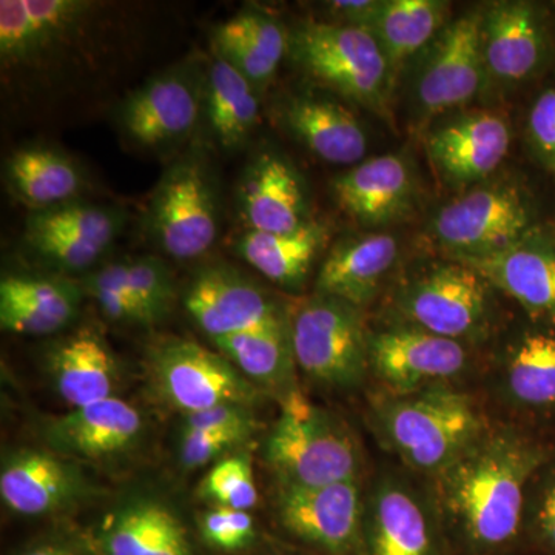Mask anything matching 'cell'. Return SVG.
I'll return each mask as SVG.
<instances>
[{
	"mask_svg": "<svg viewBox=\"0 0 555 555\" xmlns=\"http://www.w3.org/2000/svg\"><path fill=\"white\" fill-rule=\"evenodd\" d=\"M555 455L516 426L488 433L440 476L430 494L454 553L516 555L525 542L529 486Z\"/></svg>",
	"mask_w": 555,
	"mask_h": 555,
	"instance_id": "6da1fadb",
	"label": "cell"
},
{
	"mask_svg": "<svg viewBox=\"0 0 555 555\" xmlns=\"http://www.w3.org/2000/svg\"><path fill=\"white\" fill-rule=\"evenodd\" d=\"M369 422L383 447L429 480L454 465L492 426L477 397L456 386L409 396L378 392L372 397Z\"/></svg>",
	"mask_w": 555,
	"mask_h": 555,
	"instance_id": "7a4b0ae2",
	"label": "cell"
},
{
	"mask_svg": "<svg viewBox=\"0 0 555 555\" xmlns=\"http://www.w3.org/2000/svg\"><path fill=\"white\" fill-rule=\"evenodd\" d=\"M262 456L276 488L309 489L360 480L363 454L352 429L299 390L281 398Z\"/></svg>",
	"mask_w": 555,
	"mask_h": 555,
	"instance_id": "3957f363",
	"label": "cell"
},
{
	"mask_svg": "<svg viewBox=\"0 0 555 555\" xmlns=\"http://www.w3.org/2000/svg\"><path fill=\"white\" fill-rule=\"evenodd\" d=\"M288 56L309 78L385 119L396 73L377 39L335 22H301L288 31Z\"/></svg>",
	"mask_w": 555,
	"mask_h": 555,
	"instance_id": "277c9868",
	"label": "cell"
},
{
	"mask_svg": "<svg viewBox=\"0 0 555 555\" xmlns=\"http://www.w3.org/2000/svg\"><path fill=\"white\" fill-rule=\"evenodd\" d=\"M492 287L463 262H437L398 284L392 306L397 323L469 346L488 335L494 320Z\"/></svg>",
	"mask_w": 555,
	"mask_h": 555,
	"instance_id": "5b68a950",
	"label": "cell"
},
{
	"mask_svg": "<svg viewBox=\"0 0 555 555\" xmlns=\"http://www.w3.org/2000/svg\"><path fill=\"white\" fill-rule=\"evenodd\" d=\"M299 371L317 385L353 390L369 377V331L363 309L326 295H313L288 318Z\"/></svg>",
	"mask_w": 555,
	"mask_h": 555,
	"instance_id": "8992f818",
	"label": "cell"
},
{
	"mask_svg": "<svg viewBox=\"0 0 555 555\" xmlns=\"http://www.w3.org/2000/svg\"><path fill=\"white\" fill-rule=\"evenodd\" d=\"M528 195L514 181L480 182L441 207L430 238L454 261L481 258L516 244L534 229Z\"/></svg>",
	"mask_w": 555,
	"mask_h": 555,
	"instance_id": "52a82bcc",
	"label": "cell"
},
{
	"mask_svg": "<svg viewBox=\"0 0 555 555\" xmlns=\"http://www.w3.org/2000/svg\"><path fill=\"white\" fill-rule=\"evenodd\" d=\"M147 378L160 403L182 415L222 404L254 408L261 396L221 352L184 338L164 339L150 350Z\"/></svg>",
	"mask_w": 555,
	"mask_h": 555,
	"instance_id": "ba28073f",
	"label": "cell"
},
{
	"mask_svg": "<svg viewBox=\"0 0 555 555\" xmlns=\"http://www.w3.org/2000/svg\"><path fill=\"white\" fill-rule=\"evenodd\" d=\"M149 229L164 254L178 261L204 257L219 235L217 189L203 156L171 164L149 207Z\"/></svg>",
	"mask_w": 555,
	"mask_h": 555,
	"instance_id": "9c48e42d",
	"label": "cell"
},
{
	"mask_svg": "<svg viewBox=\"0 0 555 555\" xmlns=\"http://www.w3.org/2000/svg\"><path fill=\"white\" fill-rule=\"evenodd\" d=\"M364 555H452L430 491L386 470L364 495Z\"/></svg>",
	"mask_w": 555,
	"mask_h": 555,
	"instance_id": "30bf717a",
	"label": "cell"
},
{
	"mask_svg": "<svg viewBox=\"0 0 555 555\" xmlns=\"http://www.w3.org/2000/svg\"><path fill=\"white\" fill-rule=\"evenodd\" d=\"M469 346L433 332L396 323L369 332V375L389 396L456 386L469 372Z\"/></svg>",
	"mask_w": 555,
	"mask_h": 555,
	"instance_id": "8fae6325",
	"label": "cell"
},
{
	"mask_svg": "<svg viewBox=\"0 0 555 555\" xmlns=\"http://www.w3.org/2000/svg\"><path fill=\"white\" fill-rule=\"evenodd\" d=\"M273 513L295 542L320 555H364L360 480L321 488H276Z\"/></svg>",
	"mask_w": 555,
	"mask_h": 555,
	"instance_id": "7c38bea8",
	"label": "cell"
},
{
	"mask_svg": "<svg viewBox=\"0 0 555 555\" xmlns=\"http://www.w3.org/2000/svg\"><path fill=\"white\" fill-rule=\"evenodd\" d=\"M486 69L481 51V13L449 22L422 51L412 94L423 120L469 104L480 93Z\"/></svg>",
	"mask_w": 555,
	"mask_h": 555,
	"instance_id": "4fadbf2b",
	"label": "cell"
},
{
	"mask_svg": "<svg viewBox=\"0 0 555 555\" xmlns=\"http://www.w3.org/2000/svg\"><path fill=\"white\" fill-rule=\"evenodd\" d=\"M96 3L83 0H2L0 61L3 72L36 68L69 49L93 25Z\"/></svg>",
	"mask_w": 555,
	"mask_h": 555,
	"instance_id": "5bb4252c",
	"label": "cell"
},
{
	"mask_svg": "<svg viewBox=\"0 0 555 555\" xmlns=\"http://www.w3.org/2000/svg\"><path fill=\"white\" fill-rule=\"evenodd\" d=\"M204 91L206 78L196 69L178 67L160 73L124 101L120 127L139 147H169L198 126Z\"/></svg>",
	"mask_w": 555,
	"mask_h": 555,
	"instance_id": "9a60e30c",
	"label": "cell"
},
{
	"mask_svg": "<svg viewBox=\"0 0 555 555\" xmlns=\"http://www.w3.org/2000/svg\"><path fill=\"white\" fill-rule=\"evenodd\" d=\"M93 494L78 463L50 449L20 448L3 454L0 499L16 516H56Z\"/></svg>",
	"mask_w": 555,
	"mask_h": 555,
	"instance_id": "2e32d148",
	"label": "cell"
},
{
	"mask_svg": "<svg viewBox=\"0 0 555 555\" xmlns=\"http://www.w3.org/2000/svg\"><path fill=\"white\" fill-rule=\"evenodd\" d=\"M425 145L437 177L449 188L467 190L502 166L509 152V124L502 113L474 109L430 131Z\"/></svg>",
	"mask_w": 555,
	"mask_h": 555,
	"instance_id": "e0dca14e",
	"label": "cell"
},
{
	"mask_svg": "<svg viewBox=\"0 0 555 555\" xmlns=\"http://www.w3.org/2000/svg\"><path fill=\"white\" fill-rule=\"evenodd\" d=\"M145 429L133 404L112 397L47 420L42 437L47 449L73 462L107 463L133 452Z\"/></svg>",
	"mask_w": 555,
	"mask_h": 555,
	"instance_id": "ac0fdd59",
	"label": "cell"
},
{
	"mask_svg": "<svg viewBox=\"0 0 555 555\" xmlns=\"http://www.w3.org/2000/svg\"><path fill=\"white\" fill-rule=\"evenodd\" d=\"M91 555H198L188 526L155 494L120 500L87 532Z\"/></svg>",
	"mask_w": 555,
	"mask_h": 555,
	"instance_id": "d6986e66",
	"label": "cell"
},
{
	"mask_svg": "<svg viewBox=\"0 0 555 555\" xmlns=\"http://www.w3.org/2000/svg\"><path fill=\"white\" fill-rule=\"evenodd\" d=\"M184 306L211 339L288 323L286 313L264 288L229 266L201 270L185 291Z\"/></svg>",
	"mask_w": 555,
	"mask_h": 555,
	"instance_id": "ffe728a7",
	"label": "cell"
},
{
	"mask_svg": "<svg viewBox=\"0 0 555 555\" xmlns=\"http://www.w3.org/2000/svg\"><path fill=\"white\" fill-rule=\"evenodd\" d=\"M460 262L516 299L532 320L555 327V238L550 233L534 228L513 246Z\"/></svg>",
	"mask_w": 555,
	"mask_h": 555,
	"instance_id": "44dd1931",
	"label": "cell"
},
{
	"mask_svg": "<svg viewBox=\"0 0 555 555\" xmlns=\"http://www.w3.org/2000/svg\"><path fill=\"white\" fill-rule=\"evenodd\" d=\"M486 78L514 87L534 76L546 56L542 17L529 2H495L481 13Z\"/></svg>",
	"mask_w": 555,
	"mask_h": 555,
	"instance_id": "7402d4cb",
	"label": "cell"
},
{
	"mask_svg": "<svg viewBox=\"0 0 555 555\" xmlns=\"http://www.w3.org/2000/svg\"><path fill=\"white\" fill-rule=\"evenodd\" d=\"M241 218L248 230L288 233L312 221L308 192L294 164L273 152L248 164L238 189Z\"/></svg>",
	"mask_w": 555,
	"mask_h": 555,
	"instance_id": "603a6c76",
	"label": "cell"
},
{
	"mask_svg": "<svg viewBox=\"0 0 555 555\" xmlns=\"http://www.w3.org/2000/svg\"><path fill=\"white\" fill-rule=\"evenodd\" d=\"M338 206L363 225L379 228L411 215L415 207V178L398 155L361 160L332 181Z\"/></svg>",
	"mask_w": 555,
	"mask_h": 555,
	"instance_id": "cb8c5ba5",
	"label": "cell"
},
{
	"mask_svg": "<svg viewBox=\"0 0 555 555\" xmlns=\"http://www.w3.org/2000/svg\"><path fill=\"white\" fill-rule=\"evenodd\" d=\"M398 257L397 240L387 233H361L339 240L321 264L315 294L364 309L377 298Z\"/></svg>",
	"mask_w": 555,
	"mask_h": 555,
	"instance_id": "d4e9b609",
	"label": "cell"
},
{
	"mask_svg": "<svg viewBox=\"0 0 555 555\" xmlns=\"http://www.w3.org/2000/svg\"><path fill=\"white\" fill-rule=\"evenodd\" d=\"M280 116L288 133L326 163L357 166L366 156L363 126L337 101L299 94L284 102Z\"/></svg>",
	"mask_w": 555,
	"mask_h": 555,
	"instance_id": "484cf974",
	"label": "cell"
},
{
	"mask_svg": "<svg viewBox=\"0 0 555 555\" xmlns=\"http://www.w3.org/2000/svg\"><path fill=\"white\" fill-rule=\"evenodd\" d=\"M507 408L525 415L555 414V327L518 335L506 349L495 377Z\"/></svg>",
	"mask_w": 555,
	"mask_h": 555,
	"instance_id": "4316f807",
	"label": "cell"
},
{
	"mask_svg": "<svg viewBox=\"0 0 555 555\" xmlns=\"http://www.w3.org/2000/svg\"><path fill=\"white\" fill-rule=\"evenodd\" d=\"M49 374L57 396L72 409L118 397V361L105 339L90 327L80 328L51 350Z\"/></svg>",
	"mask_w": 555,
	"mask_h": 555,
	"instance_id": "83f0119b",
	"label": "cell"
},
{
	"mask_svg": "<svg viewBox=\"0 0 555 555\" xmlns=\"http://www.w3.org/2000/svg\"><path fill=\"white\" fill-rule=\"evenodd\" d=\"M82 288L72 281L5 276L0 281V326L20 335H50L78 317Z\"/></svg>",
	"mask_w": 555,
	"mask_h": 555,
	"instance_id": "f1b7e54d",
	"label": "cell"
},
{
	"mask_svg": "<svg viewBox=\"0 0 555 555\" xmlns=\"http://www.w3.org/2000/svg\"><path fill=\"white\" fill-rule=\"evenodd\" d=\"M211 50L262 91L287 54L288 31L262 11H241L215 28Z\"/></svg>",
	"mask_w": 555,
	"mask_h": 555,
	"instance_id": "f546056e",
	"label": "cell"
},
{
	"mask_svg": "<svg viewBox=\"0 0 555 555\" xmlns=\"http://www.w3.org/2000/svg\"><path fill=\"white\" fill-rule=\"evenodd\" d=\"M327 238L326 225L312 219L295 232L248 230L236 243V254L272 283L295 291L308 281Z\"/></svg>",
	"mask_w": 555,
	"mask_h": 555,
	"instance_id": "4dcf8cb0",
	"label": "cell"
},
{
	"mask_svg": "<svg viewBox=\"0 0 555 555\" xmlns=\"http://www.w3.org/2000/svg\"><path fill=\"white\" fill-rule=\"evenodd\" d=\"M5 170L11 193L31 211L78 201L86 189L82 170L60 150L40 145L17 150Z\"/></svg>",
	"mask_w": 555,
	"mask_h": 555,
	"instance_id": "1f68e13d",
	"label": "cell"
},
{
	"mask_svg": "<svg viewBox=\"0 0 555 555\" xmlns=\"http://www.w3.org/2000/svg\"><path fill=\"white\" fill-rule=\"evenodd\" d=\"M259 91L238 69L214 53L208 65L204 109L208 129L225 150L243 147L259 124Z\"/></svg>",
	"mask_w": 555,
	"mask_h": 555,
	"instance_id": "d6a6232c",
	"label": "cell"
},
{
	"mask_svg": "<svg viewBox=\"0 0 555 555\" xmlns=\"http://www.w3.org/2000/svg\"><path fill=\"white\" fill-rule=\"evenodd\" d=\"M219 352L258 389L281 398L297 390L295 364L288 323L262 326L214 339Z\"/></svg>",
	"mask_w": 555,
	"mask_h": 555,
	"instance_id": "836d02e7",
	"label": "cell"
},
{
	"mask_svg": "<svg viewBox=\"0 0 555 555\" xmlns=\"http://www.w3.org/2000/svg\"><path fill=\"white\" fill-rule=\"evenodd\" d=\"M449 3L441 0H383L371 28L393 73L437 38L448 22Z\"/></svg>",
	"mask_w": 555,
	"mask_h": 555,
	"instance_id": "e575fe53",
	"label": "cell"
},
{
	"mask_svg": "<svg viewBox=\"0 0 555 555\" xmlns=\"http://www.w3.org/2000/svg\"><path fill=\"white\" fill-rule=\"evenodd\" d=\"M124 225V215L116 208L73 203L31 211L24 236H80L113 244Z\"/></svg>",
	"mask_w": 555,
	"mask_h": 555,
	"instance_id": "d590c367",
	"label": "cell"
},
{
	"mask_svg": "<svg viewBox=\"0 0 555 555\" xmlns=\"http://www.w3.org/2000/svg\"><path fill=\"white\" fill-rule=\"evenodd\" d=\"M198 495L214 506L240 511L257 507L259 494L250 456L228 455L219 460L201 481Z\"/></svg>",
	"mask_w": 555,
	"mask_h": 555,
	"instance_id": "8d00e7d4",
	"label": "cell"
},
{
	"mask_svg": "<svg viewBox=\"0 0 555 555\" xmlns=\"http://www.w3.org/2000/svg\"><path fill=\"white\" fill-rule=\"evenodd\" d=\"M122 262L131 295L149 326L169 315L177 288L166 262L156 257L126 258Z\"/></svg>",
	"mask_w": 555,
	"mask_h": 555,
	"instance_id": "74e56055",
	"label": "cell"
},
{
	"mask_svg": "<svg viewBox=\"0 0 555 555\" xmlns=\"http://www.w3.org/2000/svg\"><path fill=\"white\" fill-rule=\"evenodd\" d=\"M82 291L94 298L104 317L113 323L149 326L144 313L131 295L122 259L89 273Z\"/></svg>",
	"mask_w": 555,
	"mask_h": 555,
	"instance_id": "f35d334b",
	"label": "cell"
},
{
	"mask_svg": "<svg viewBox=\"0 0 555 555\" xmlns=\"http://www.w3.org/2000/svg\"><path fill=\"white\" fill-rule=\"evenodd\" d=\"M525 542L542 555H555V455L537 473L529 486Z\"/></svg>",
	"mask_w": 555,
	"mask_h": 555,
	"instance_id": "ab89813d",
	"label": "cell"
},
{
	"mask_svg": "<svg viewBox=\"0 0 555 555\" xmlns=\"http://www.w3.org/2000/svg\"><path fill=\"white\" fill-rule=\"evenodd\" d=\"M203 542L221 553H241L257 543L258 525L250 511L214 506L196 520Z\"/></svg>",
	"mask_w": 555,
	"mask_h": 555,
	"instance_id": "60d3db41",
	"label": "cell"
},
{
	"mask_svg": "<svg viewBox=\"0 0 555 555\" xmlns=\"http://www.w3.org/2000/svg\"><path fill=\"white\" fill-rule=\"evenodd\" d=\"M251 436L247 430H181L179 463L188 470L199 469L224 459L225 452L243 447Z\"/></svg>",
	"mask_w": 555,
	"mask_h": 555,
	"instance_id": "b9f144b4",
	"label": "cell"
},
{
	"mask_svg": "<svg viewBox=\"0 0 555 555\" xmlns=\"http://www.w3.org/2000/svg\"><path fill=\"white\" fill-rule=\"evenodd\" d=\"M526 137L535 159L555 175V86L543 90L529 108Z\"/></svg>",
	"mask_w": 555,
	"mask_h": 555,
	"instance_id": "7bdbcfd3",
	"label": "cell"
},
{
	"mask_svg": "<svg viewBox=\"0 0 555 555\" xmlns=\"http://www.w3.org/2000/svg\"><path fill=\"white\" fill-rule=\"evenodd\" d=\"M258 429L254 408L241 404H222L196 414L184 415L181 430H247Z\"/></svg>",
	"mask_w": 555,
	"mask_h": 555,
	"instance_id": "ee69618b",
	"label": "cell"
},
{
	"mask_svg": "<svg viewBox=\"0 0 555 555\" xmlns=\"http://www.w3.org/2000/svg\"><path fill=\"white\" fill-rule=\"evenodd\" d=\"M383 0H337L326 3L335 24L349 25L371 33L372 25L382 10Z\"/></svg>",
	"mask_w": 555,
	"mask_h": 555,
	"instance_id": "f6af8a7d",
	"label": "cell"
},
{
	"mask_svg": "<svg viewBox=\"0 0 555 555\" xmlns=\"http://www.w3.org/2000/svg\"><path fill=\"white\" fill-rule=\"evenodd\" d=\"M17 555H82L78 546L61 539H43L31 543Z\"/></svg>",
	"mask_w": 555,
	"mask_h": 555,
	"instance_id": "bcb514c9",
	"label": "cell"
}]
</instances>
